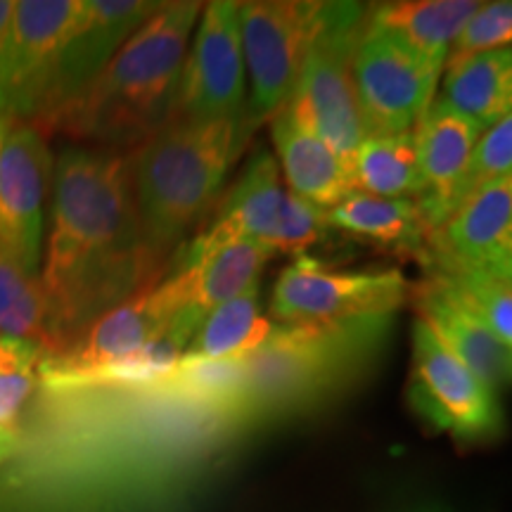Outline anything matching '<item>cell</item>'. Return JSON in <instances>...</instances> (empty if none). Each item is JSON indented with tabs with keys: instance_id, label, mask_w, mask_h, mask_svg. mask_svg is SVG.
I'll list each match as a JSON object with an SVG mask.
<instances>
[{
	"instance_id": "obj_1",
	"label": "cell",
	"mask_w": 512,
	"mask_h": 512,
	"mask_svg": "<svg viewBox=\"0 0 512 512\" xmlns=\"http://www.w3.org/2000/svg\"><path fill=\"white\" fill-rule=\"evenodd\" d=\"M133 190V152L69 147L57 159L53 230L41 290L43 358L60 356L100 316L162 283Z\"/></svg>"
},
{
	"instance_id": "obj_2",
	"label": "cell",
	"mask_w": 512,
	"mask_h": 512,
	"mask_svg": "<svg viewBox=\"0 0 512 512\" xmlns=\"http://www.w3.org/2000/svg\"><path fill=\"white\" fill-rule=\"evenodd\" d=\"M202 8L197 0L159 5L79 98L34 126L100 150L136 152L169 121Z\"/></svg>"
},
{
	"instance_id": "obj_3",
	"label": "cell",
	"mask_w": 512,
	"mask_h": 512,
	"mask_svg": "<svg viewBox=\"0 0 512 512\" xmlns=\"http://www.w3.org/2000/svg\"><path fill=\"white\" fill-rule=\"evenodd\" d=\"M392 318L273 325L264 347L242 358L240 413L249 427L309 411L347 389L382 349Z\"/></svg>"
},
{
	"instance_id": "obj_4",
	"label": "cell",
	"mask_w": 512,
	"mask_h": 512,
	"mask_svg": "<svg viewBox=\"0 0 512 512\" xmlns=\"http://www.w3.org/2000/svg\"><path fill=\"white\" fill-rule=\"evenodd\" d=\"M245 145L240 121H169L133 152V190L150 247L169 259L207 214Z\"/></svg>"
},
{
	"instance_id": "obj_5",
	"label": "cell",
	"mask_w": 512,
	"mask_h": 512,
	"mask_svg": "<svg viewBox=\"0 0 512 512\" xmlns=\"http://www.w3.org/2000/svg\"><path fill=\"white\" fill-rule=\"evenodd\" d=\"M320 0H247L238 3L247 72L245 140L290 100L302 64L330 17Z\"/></svg>"
},
{
	"instance_id": "obj_6",
	"label": "cell",
	"mask_w": 512,
	"mask_h": 512,
	"mask_svg": "<svg viewBox=\"0 0 512 512\" xmlns=\"http://www.w3.org/2000/svg\"><path fill=\"white\" fill-rule=\"evenodd\" d=\"M366 19L368 5L332 3L328 22L313 41L287 100L299 124L344 159L368 136L354 88V53Z\"/></svg>"
},
{
	"instance_id": "obj_7",
	"label": "cell",
	"mask_w": 512,
	"mask_h": 512,
	"mask_svg": "<svg viewBox=\"0 0 512 512\" xmlns=\"http://www.w3.org/2000/svg\"><path fill=\"white\" fill-rule=\"evenodd\" d=\"M411 287L396 268L335 271L309 254L297 256L275 278L271 320L278 325H304L394 318L411 299Z\"/></svg>"
},
{
	"instance_id": "obj_8",
	"label": "cell",
	"mask_w": 512,
	"mask_h": 512,
	"mask_svg": "<svg viewBox=\"0 0 512 512\" xmlns=\"http://www.w3.org/2000/svg\"><path fill=\"white\" fill-rule=\"evenodd\" d=\"M406 399L432 430L458 444H482L503 432L498 392L472 373L434 332L415 318Z\"/></svg>"
},
{
	"instance_id": "obj_9",
	"label": "cell",
	"mask_w": 512,
	"mask_h": 512,
	"mask_svg": "<svg viewBox=\"0 0 512 512\" xmlns=\"http://www.w3.org/2000/svg\"><path fill=\"white\" fill-rule=\"evenodd\" d=\"M192 34L169 121L230 119L245 126L247 72L238 3H204Z\"/></svg>"
},
{
	"instance_id": "obj_10",
	"label": "cell",
	"mask_w": 512,
	"mask_h": 512,
	"mask_svg": "<svg viewBox=\"0 0 512 512\" xmlns=\"http://www.w3.org/2000/svg\"><path fill=\"white\" fill-rule=\"evenodd\" d=\"M441 76L399 36L366 19L354 53V88L368 136L413 131L437 100Z\"/></svg>"
},
{
	"instance_id": "obj_11",
	"label": "cell",
	"mask_w": 512,
	"mask_h": 512,
	"mask_svg": "<svg viewBox=\"0 0 512 512\" xmlns=\"http://www.w3.org/2000/svg\"><path fill=\"white\" fill-rule=\"evenodd\" d=\"M192 304L190 271H174L162 283L133 294L100 316L67 351L43 358L41 380L93 373L138 354L164 335L171 320Z\"/></svg>"
},
{
	"instance_id": "obj_12",
	"label": "cell",
	"mask_w": 512,
	"mask_h": 512,
	"mask_svg": "<svg viewBox=\"0 0 512 512\" xmlns=\"http://www.w3.org/2000/svg\"><path fill=\"white\" fill-rule=\"evenodd\" d=\"M83 0H19L0 38V124L31 121Z\"/></svg>"
},
{
	"instance_id": "obj_13",
	"label": "cell",
	"mask_w": 512,
	"mask_h": 512,
	"mask_svg": "<svg viewBox=\"0 0 512 512\" xmlns=\"http://www.w3.org/2000/svg\"><path fill=\"white\" fill-rule=\"evenodd\" d=\"M159 5L155 0H83L81 15L57 53L31 124L53 117L79 98Z\"/></svg>"
},
{
	"instance_id": "obj_14",
	"label": "cell",
	"mask_w": 512,
	"mask_h": 512,
	"mask_svg": "<svg viewBox=\"0 0 512 512\" xmlns=\"http://www.w3.org/2000/svg\"><path fill=\"white\" fill-rule=\"evenodd\" d=\"M48 174L43 133L29 121L0 124V249L29 273L41 261Z\"/></svg>"
},
{
	"instance_id": "obj_15",
	"label": "cell",
	"mask_w": 512,
	"mask_h": 512,
	"mask_svg": "<svg viewBox=\"0 0 512 512\" xmlns=\"http://www.w3.org/2000/svg\"><path fill=\"white\" fill-rule=\"evenodd\" d=\"M422 176V209L434 233L465 200V183L482 126L439 98L413 128Z\"/></svg>"
},
{
	"instance_id": "obj_16",
	"label": "cell",
	"mask_w": 512,
	"mask_h": 512,
	"mask_svg": "<svg viewBox=\"0 0 512 512\" xmlns=\"http://www.w3.org/2000/svg\"><path fill=\"white\" fill-rule=\"evenodd\" d=\"M512 249V178L479 185L430 235L427 268L496 271Z\"/></svg>"
},
{
	"instance_id": "obj_17",
	"label": "cell",
	"mask_w": 512,
	"mask_h": 512,
	"mask_svg": "<svg viewBox=\"0 0 512 512\" xmlns=\"http://www.w3.org/2000/svg\"><path fill=\"white\" fill-rule=\"evenodd\" d=\"M283 195L278 162L271 152L259 150L230 188L216 221L185 247V252L176 259V268L197 264L214 249L226 247L230 242H259L268 247L278 223Z\"/></svg>"
},
{
	"instance_id": "obj_18",
	"label": "cell",
	"mask_w": 512,
	"mask_h": 512,
	"mask_svg": "<svg viewBox=\"0 0 512 512\" xmlns=\"http://www.w3.org/2000/svg\"><path fill=\"white\" fill-rule=\"evenodd\" d=\"M411 302L422 323L494 392L512 384V351L458 302L434 275L411 287Z\"/></svg>"
},
{
	"instance_id": "obj_19",
	"label": "cell",
	"mask_w": 512,
	"mask_h": 512,
	"mask_svg": "<svg viewBox=\"0 0 512 512\" xmlns=\"http://www.w3.org/2000/svg\"><path fill=\"white\" fill-rule=\"evenodd\" d=\"M268 124L278 155L275 162L283 171L287 190L292 195L328 211L354 192L347 159L304 124H299L290 107L285 105Z\"/></svg>"
},
{
	"instance_id": "obj_20",
	"label": "cell",
	"mask_w": 512,
	"mask_h": 512,
	"mask_svg": "<svg viewBox=\"0 0 512 512\" xmlns=\"http://www.w3.org/2000/svg\"><path fill=\"white\" fill-rule=\"evenodd\" d=\"M330 228L387 252L425 259L432 230L415 200H389L351 192L325 211Z\"/></svg>"
},
{
	"instance_id": "obj_21",
	"label": "cell",
	"mask_w": 512,
	"mask_h": 512,
	"mask_svg": "<svg viewBox=\"0 0 512 512\" xmlns=\"http://www.w3.org/2000/svg\"><path fill=\"white\" fill-rule=\"evenodd\" d=\"M482 3L475 0H396L368 5V22L392 31L430 67L444 74L448 50Z\"/></svg>"
},
{
	"instance_id": "obj_22",
	"label": "cell",
	"mask_w": 512,
	"mask_h": 512,
	"mask_svg": "<svg viewBox=\"0 0 512 512\" xmlns=\"http://www.w3.org/2000/svg\"><path fill=\"white\" fill-rule=\"evenodd\" d=\"M351 190L389 200L422 197V176L415 150V133H370L349 159Z\"/></svg>"
},
{
	"instance_id": "obj_23",
	"label": "cell",
	"mask_w": 512,
	"mask_h": 512,
	"mask_svg": "<svg viewBox=\"0 0 512 512\" xmlns=\"http://www.w3.org/2000/svg\"><path fill=\"white\" fill-rule=\"evenodd\" d=\"M441 98L467 114L482 131L512 114V48L453 64L441 76Z\"/></svg>"
},
{
	"instance_id": "obj_24",
	"label": "cell",
	"mask_w": 512,
	"mask_h": 512,
	"mask_svg": "<svg viewBox=\"0 0 512 512\" xmlns=\"http://www.w3.org/2000/svg\"><path fill=\"white\" fill-rule=\"evenodd\" d=\"M273 320L264 316L259 285L249 287L230 302L216 306L202 320L200 330L183 351L181 363H209L245 358L264 347L273 332Z\"/></svg>"
},
{
	"instance_id": "obj_25",
	"label": "cell",
	"mask_w": 512,
	"mask_h": 512,
	"mask_svg": "<svg viewBox=\"0 0 512 512\" xmlns=\"http://www.w3.org/2000/svg\"><path fill=\"white\" fill-rule=\"evenodd\" d=\"M273 256L271 249L259 242H230L214 249L197 264L185 266V271L192 275V306L209 313L249 287L259 285L261 273Z\"/></svg>"
},
{
	"instance_id": "obj_26",
	"label": "cell",
	"mask_w": 512,
	"mask_h": 512,
	"mask_svg": "<svg viewBox=\"0 0 512 512\" xmlns=\"http://www.w3.org/2000/svg\"><path fill=\"white\" fill-rule=\"evenodd\" d=\"M446 290L463 302L512 351V283L494 271L430 268Z\"/></svg>"
},
{
	"instance_id": "obj_27",
	"label": "cell",
	"mask_w": 512,
	"mask_h": 512,
	"mask_svg": "<svg viewBox=\"0 0 512 512\" xmlns=\"http://www.w3.org/2000/svg\"><path fill=\"white\" fill-rule=\"evenodd\" d=\"M43 332L46 299L41 280L0 249V339H22L43 347Z\"/></svg>"
},
{
	"instance_id": "obj_28",
	"label": "cell",
	"mask_w": 512,
	"mask_h": 512,
	"mask_svg": "<svg viewBox=\"0 0 512 512\" xmlns=\"http://www.w3.org/2000/svg\"><path fill=\"white\" fill-rule=\"evenodd\" d=\"M41 347L22 339H0V441L5 453L19 444V420L41 375Z\"/></svg>"
},
{
	"instance_id": "obj_29",
	"label": "cell",
	"mask_w": 512,
	"mask_h": 512,
	"mask_svg": "<svg viewBox=\"0 0 512 512\" xmlns=\"http://www.w3.org/2000/svg\"><path fill=\"white\" fill-rule=\"evenodd\" d=\"M505 48H512V0L482 3L453 41L446 67H453L467 57Z\"/></svg>"
},
{
	"instance_id": "obj_30",
	"label": "cell",
	"mask_w": 512,
	"mask_h": 512,
	"mask_svg": "<svg viewBox=\"0 0 512 512\" xmlns=\"http://www.w3.org/2000/svg\"><path fill=\"white\" fill-rule=\"evenodd\" d=\"M328 228L330 226L323 209L313 207L311 202L285 190L283 202H280L278 223H275L271 240H268V249L275 256H306L313 245H318Z\"/></svg>"
},
{
	"instance_id": "obj_31",
	"label": "cell",
	"mask_w": 512,
	"mask_h": 512,
	"mask_svg": "<svg viewBox=\"0 0 512 512\" xmlns=\"http://www.w3.org/2000/svg\"><path fill=\"white\" fill-rule=\"evenodd\" d=\"M512 178V114L482 131L472 155L465 197L479 185Z\"/></svg>"
},
{
	"instance_id": "obj_32",
	"label": "cell",
	"mask_w": 512,
	"mask_h": 512,
	"mask_svg": "<svg viewBox=\"0 0 512 512\" xmlns=\"http://www.w3.org/2000/svg\"><path fill=\"white\" fill-rule=\"evenodd\" d=\"M12 10H15V3H12V0H0V38H3L5 29H8Z\"/></svg>"
},
{
	"instance_id": "obj_33",
	"label": "cell",
	"mask_w": 512,
	"mask_h": 512,
	"mask_svg": "<svg viewBox=\"0 0 512 512\" xmlns=\"http://www.w3.org/2000/svg\"><path fill=\"white\" fill-rule=\"evenodd\" d=\"M494 273H498V275H503V278H505V280H510V283H512V249H510V254H508V256H505V259L501 261V266H498Z\"/></svg>"
},
{
	"instance_id": "obj_34",
	"label": "cell",
	"mask_w": 512,
	"mask_h": 512,
	"mask_svg": "<svg viewBox=\"0 0 512 512\" xmlns=\"http://www.w3.org/2000/svg\"><path fill=\"white\" fill-rule=\"evenodd\" d=\"M406 512H448V510L441 508V505H418V508H411Z\"/></svg>"
},
{
	"instance_id": "obj_35",
	"label": "cell",
	"mask_w": 512,
	"mask_h": 512,
	"mask_svg": "<svg viewBox=\"0 0 512 512\" xmlns=\"http://www.w3.org/2000/svg\"><path fill=\"white\" fill-rule=\"evenodd\" d=\"M5 456H8V453H5V448H3V441H0V460H3Z\"/></svg>"
}]
</instances>
